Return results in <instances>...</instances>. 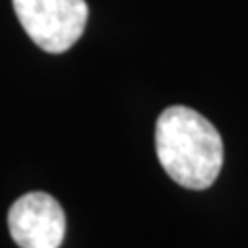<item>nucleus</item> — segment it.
<instances>
[{
	"instance_id": "7ed1b4c3",
	"label": "nucleus",
	"mask_w": 248,
	"mask_h": 248,
	"mask_svg": "<svg viewBox=\"0 0 248 248\" xmlns=\"http://www.w3.org/2000/svg\"><path fill=\"white\" fill-rule=\"evenodd\" d=\"M9 230L21 248H60L66 234V215L48 192H29L9 209Z\"/></svg>"
},
{
	"instance_id": "f257e3e1",
	"label": "nucleus",
	"mask_w": 248,
	"mask_h": 248,
	"mask_svg": "<svg viewBox=\"0 0 248 248\" xmlns=\"http://www.w3.org/2000/svg\"><path fill=\"white\" fill-rule=\"evenodd\" d=\"M155 151L166 174L190 190L209 188L223 166V141L203 114L170 106L155 124Z\"/></svg>"
},
{
	"instance_id": "f03ea898",
	"label": "nucleus",
	"mask_w": 248,
	"mask_h": 248,
	"mask_svg": "<svg viewBox=\"0 0 248 248\" xmlns=\"http://www.w3.org/2000/svg\"><path fill=\"white\" fill-rule=\"evenodd\" d=\"M23 29L44 52L71 50L87 25L85 0H13Z\"/></svg>"
}]
</instances>
